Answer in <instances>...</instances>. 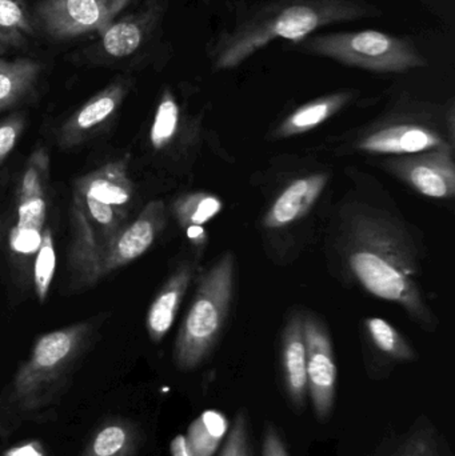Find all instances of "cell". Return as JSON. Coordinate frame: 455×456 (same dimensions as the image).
Instances as JSON below:
<instances>
[{
    "label": "cell",
    "instance_id": "18",
    "mask_svg": "<svg viewBox=\"0 0 455 456\" xmlns=\"http://www.w3.org/2000/svg\"><path fill=\"white\" fill-rule=\"evenodd\" d=\"M350 99V93H337L304 104L278 126L275 135L280 138H290L310 133L334 117L337 112L341 111L349 103Z\"/></svg>",
    "mask_w": 455,
    "mask_h": 456
},
{
    "label": "cell",
    "instance_id": "26",
    "mask_svg": "<svg viewBox=\"0 0 455 456\" xmlns=\"http://www.w3.org/2000/svg\"><path fill=\"white\" fill-rule=\"evenodd\" d=\"M56 267L55 247L50 228L43 230L42 243L37 252L34 265L35 294L40 303H45L53 283Z\"/></svg>",
    "mask_w": 455,
    "mask_h": 456
},
{
    "label": "cell",
    "instance_id": "34",
    "mask_svg": "<svg viewBox=\"0 0 455 456\" xmlns=\"http://www.w3.org/2000/svg\"><path fill=\"white\" fill-rule=\"evenodd\" d=\"M19 3H21L23 4L24 0H18Z\"/></svg>",
    "mask_w": 455,
    "mask_h": 456
},
{
    "label": "cell",
    "instance_id": "10",
    "mask_svg": "<svg viewBox=\"0 0 455 456\" xmlns=\"http://www.w3.org/2000/svg\"><path fill=\"white\" fill-rule=\"evenodd\" d=\"M130 90V82L117 79L88 99L59 128L61 149H71L85 142L96 128L106 123L119 109Z\"/></svg>",
    "mask_w": 455,
    "mask_h": 456
},
{
    "label": "cell",
    "instance_id": "25",
    "mask_svg": "<svg viewBox=\"0 0 455 456\" xmlns=\"http://www.w3.org/2000/svg\"><path fill=\"white\" fill-rule=\"evenodd\" d=\"M179 106L175 96L166 90L158 104L154 122L150 130V142L155 150H163L175 138L179 126Z\"/></svg>",
    "mask_w": 455,
    "mask_h": 456
},
{
    "label": "cell",
    "instance_id": "14",
    "mask_svg": "<svg viewBox=\"0 0 455 456\" xmlns=\"http://www.w3.org/2000/svg\"><path fill=\"white\" fill-rule=\"evenodd\" d=\"M283 386L296 410L305 406L307 396L306 345L304 337V316L293 314L286 324L280 348Z\"/></svg>",
    "mask_w": 455,
    "mask_h": 456
},
{
    "label": "cell",
    "instance_id": "11",
    "mask_svg": "<svg viewBox=\"0 0 455 456\" xmlns=\"http://www.w3.org/2000/svg\"><path fill=\"white\" fill-rule=\"evenodd\" d=\"M446 146L443 136L418 125H393L361 139L358 149L371 154L414 155Z\"/></svg>",
    "mask_w": 455,
    "mask_h": 456
},
{
    "label": "cell",
    "instance_id": "35",
    "mask_svg": "<svg viewBox=\"0 0 455 456\" xmlns=\"http://www.w3.org/2000/svg\"><path fill=\"white\" fill-rule=\"evenodd\" d=\"M0 433H2V430H0Z\"/></svg>",
    "mask_w": 455,
    "mask_h": 456
},
{
    "label": "cell",
    "instance_id": "1",
    "mask_svg": "<svg viewBox=\"0 0 455 456\" xmlns=\"http://www.w3.org/2000/svg\"><path fill=\"white\" fill-rule=\"evenodd\" d=\"M347 218L345 256L358 283L374 297L401 305L425 329H435V316L417 283L416 252L402 228L368 208Z\"/></svg>",
    "mask_w": 455,
    "mask_h": 456
},
{
    "label": "cell",
    "instance_id": "8",
    "mask_svg": "<svg viewBox=\"0 0 455 456\" xmlns=\"http://www.w3.org/2000/svg\"><path fill=\"white\" fill-rule=\"evenodd\" d=\"M166 221V206L162 200L147 203L138 218L127 227L120 228L104 246L99 259V278L125 267L149 251L165 228Z\"/></svg>",
    "mask_w": 455,
    "mask_h": 456
},
{
    "label": "cell",
    "instance_id": "6",
    "mask_svg": "<svg viewBox=\"0 0 455 456\" xmlns=\"http://www.w3.org/2000/svg\"><path fill=\"white\" fill-rule=\"evenodd\" d=\"M133 0H39L37 26L53 40H69L104 29Z\"/></svg>",
    "mask_w": 455,
    "mask_h": 456
},
{
    "label": "cell",
    "instance_id": "20",
    "mask_svg": "<svg viewBox=\"0 0 455 456\" xmlns=\"http://www.w3.org/2000/svg\"><path fill=\"white\" fill-rule=\"evenodd\" d=\"M138 431L127 420L112 419L93 433L82 456H134Z\"/></svg>",
    "mask_w": 455,
    "mask_h": 456
},
{
    "label": "cell",
    "instance_id": "16",
    "mask_svg": "<svg viewBox=\"0 0 455 456\" xmlns=\"http://www.w3.org/2000/svg\"><path fill=\"white\" fill-rule=\"evenodd\" d=\"M191 265L184 263L166 281L147 313L146 327L150 339L159 343L175 322L182 300L192 281Z\"/></svg>",
    "mask_w": 455,
    "mask_h": 456
},
{
    "label": "cell",
    "instance_id": "2",
    "mask_svg": "<svg viewBox=\"0 0 455 456\" xmlns=\"http://www.w3.org/2000/svg\"><path fill=\"white\" fill-rule=\"evenodd\" d=\"M365 13V8L355 0H280L272 3L219 39L211 53L214 66L216 69H235L274 40L302 42L318 28L350 21Z\"/></svg>",
    "mask_w": 455,
    "mask_h": 456
},
{
    "label": "cell",
    "instance_id": "15",
    "mask_svg": "<svg viewBox=\"0 0 455 456\" xmlns=\"http://www.w3.org/2000/svg\"><path fill=\"white\" fill-rule=\"evenodd\" d=\"M50 158L47 150H35L27 162L18 200V226L43 230L47 216V190Z\"/></svg>",
    "mask_w": 455,
    "mask_h": 456
},
{
    "label": "cell",
    "instance_id": "12",
    "mask_svg": "<svg viewBox=\"0 0 455 456\" xmlns=\"http://www.w3.org/2000/svg\"><path fill=\"white\" fill-rule=\"evenodd\" d=\"M127 165V159L107 163L103 167L77 179L74 191L127 216L128 205L134 197V184L128 176Z\"/></svg>",
    "mask_w": 455,
    "mask_h": 456
},
{
    "label": "cell",
    "instance_id": "17",
    "mask_svg": "<svg viewBox=\"0 0 455 456\" xmlns=\"http://www.w3.org/2000/svg\"><path fill=\"white\" fill-rule=\"evenodd\" d=\"M158 7H149L118 21H112L102 37V48L114 59L133 55L149 37L158 19Z\"/></svg>",
    "mask_w": 455,
    "mask_h": 456
},
{
    "label": "cell",
    "instance_id": "13",
    "mask_svg": "<svg viewBox=\"0 0 455 456\" xmlns=\"http://www.w3.org/2000/svg\"><path fill=\"white\" fill-rule=\"evenodd\" d=\"M328 182V174H313L291 182L267 211L264 226L269 230H278L304 218L320 200Z\"/></svg>",
    "mask_w": 455,
    "mask_h": 456
},
{
    "label": "cell",
    "instance_id": "5",
    "mask_svg": "<svg viewBox=\"0 0 455 456\" xmlns=\"http://www.w3.org/2000/svg\"><path fill=\"white\" fill-rule=\"evenodd\" d=\"M301 51L373 72L395 74L427 66L413 43L374 29L313 37L302 40Z\"/></svg>",
    "mask_w": 455,
    "mask_h": 456
},
{
    "label": "cell",
    "instance_id": "22",
    "mask_svg": "<svg viewBox=\"0 0 455 456\" xmlns=\"http://www.w3.org/2000/svg\"><path fill=\"white\" fill-rule=\"evenodd\" d=\"M31 20L18 0H0V53L27 45L32 35Z\"/></svg>",
    "mask_w": 455,
    "mask_h": 456
},
{
    "label": "cell",
    "instance_id": "9",
    "mask_svg": "<svg viewBox=\"0 0 455 456\" xmlns=\"http://www.w3.org/2000/svg\"><path fill=\"white\" fill-rule=\"evenodd\" d=\"M386 167L424 197L449 200L455 191V168L448 144L386 162Z\"/></svg>",
    "mask_w": 455,
    "mask_h": 456
},
{
    "label": "cell",
    "instance_id": "32",
    "mask_svg": "<svg viewBox=\"0 0 455 456\" xmlns=\"http://www.w3.org/2000/svg\"><path fill=\"white\" fill-rule=\"evenodd\" d=\"M5 456H45V454H43L42 447L39 444H29L10 450Z\"/></svg>",
    "mask_w": 455,
    "mask_h": 456
},
{
    "label": "cell",
    "instance_id": "27",
    "mask_svg": "<svg viewBox=\"0 0 455 456\" xmlns=\"http://www.w3.org/2000/svg\"><path fill=\"white\" fill-rule=\"evenodd\" d=\"M392 456H445L430 426H419Z\"/></svg>",
    "mask_w": 455,
    "mask_h": 456
},
{
    "label": "cell",
    "instance_id": "31",
    "mask_svg": "<svg viewBox=\"0 0 455 456\" xmlns=\"http://www.w3.org/2000/svg\"><path fill=\"white\" fill-rule=\"evenodd\" d=\"M262 456H290L282 436L272 425L267 426L264 430Z\"/></svg>",
    "mask_w": 455,
    "mask_h": 456
},
{
    "label": "cell",
    "instance_id": "24",
    "mask_svg": "<svg viewBox=\"0 0 455 456\" xmlns=\"http://www.w3.org/2000/svg\"><path fill=\"white\" fill-rule=\"evenodd\" d=\"M365 329L373 345L389 358L395 361H413L416 358L413 348L409 346L405 338L385 319H366Z\"/></svg>",
    "mask_w": 455,
    "mask_h": 456
},
{
    "label": "cell",
    "instance_id": "19",
    "mask_svg": "<svg viewBox=\"0 0 455 456\" xmlns=\"http://www.w3.org/2000/svg\"><path fill=\"white\" fill-rule=\"evenodd\" d=\"M42 66L32 59L0 58V111L23 101L39 79Z\"/></svg>",
    "mask_w": 455,
    "mask_h": 456
},
{
    "label": "cell",
    "instance_id": "21",
    "mask_svg": "<svg viewBox=\"0 0 455 456\" xmlns=\"http://www.w3.org/2000/svg\"><path fill=\"white\" fill-rule=\"evenodd\" d=\"M230 430L223 412L208 410L190 425L184 444L190 456H214Z\"/></svg>",
    "mask_w": 455,
    "mask_h": 456
},
{
    "label": "cell",
    "instance_id": "7",
    "mask_svg": "<svg viewBox=\"0 0 455 456\" xmlns=\"http://www.w3.org/2000/svg\"><path fill=\"white\" fill-rule=\"evenodd\" d=\"M304 337L306 345L307 393L315 415L325 420L333 411L337 394V370L333 343L326 327L314 316H305Z\"/></svg>",
    "mask_w": 455,
    "mask_h": 456
},
{
    "label": "cell",
    "instance_id": "33",
    "mask_svg": "<svg viewBox=\"0 0 455 456\" xmlns=\"http://www.w3.org/2000/svg\"><path fill=\"white\" fill-rule=\"evenodd\" d=\"M171 455L173 456H190L184 444V436H178L171 444Z\"/></svg>",
    "mask_w": 455,
    "mask_h": 456
},
{
    "label": "cell",
    "instance_id": "30",
    "mask_svg": "<svg viewBox=\"0 0 455 456\" xmlns=\"http://www.w3.org/2000/svg\"><path fill=\"white\" fill-rule=\"evenodd\" d=\"M24 130V119L20 115H13L0 123V166L11 154Z\"/></svg>",
    "mask_w": 455,
    "mask_h": 456
},
{
    "label": "cell",
    "instance_id": "23",
    "mask_svg": "<svg viewBox=\"0 0 455 456\" xmlns=\"http://www.w3.org/2000/svg\"><path fill=\"white\" fill-rule=\"evenodd\" d=\"M222 202L215 195L192 192L183 195L174 202L173 213L182 228L202 227L218 216Z\"/></svg>",
    "mask_w": 455,
    "mask_h": 456
},
{
    "label": "cell",
    "instance_id": "29",
    "mask_svg": "<svg viewBox=\"0 0 455 456\" xmlns=\"http://www.w3.org/2000/svg\"><path fill=\"white\" fill-rule=\"evenodd\" d=\"M43 230L35 227H12L10 233L11 248L21 255L37 254L42 243Z\"/></svg>",
    "mask_w": 455,
    "mask_h": 456
},
{
    "label": "cell",
    "instance_id": "4",
    "mask_svg": "<svg viewBox=\"0 0 455 456\" xmlns=\"http://www.w3.org/2000/svg\"><path fill=\"white\" fill-rule=\"evenodd\" d=\"M93 324L80 322L42 335L13 378L11 402L21 411L45 409L87 346Z\"/></svg>",
    "mask_w": 455,
    "mask_h": 456
},
{
    "label": "cell",
    "instance_id": "28",
    "mask_svg": "<svg viewBox=\"0 0 455 456\" xmlns=\"http://www.w3.org/2000/svg\"><path fill=\"white\" fill-rule=\"evenodd\" d=\"M221 456H253L248 417L243 410L238 412L234 422L230 426Z\"/></svg>",
    "mask_w": 455,
    "mask_h": 456
},
{
    "label": "cell",
    "instance_id": "3",
    "mask_svg": "<svg viewBox=\"0 0 455 456\" xmlns=\"http://www.w3.org/2000/svg\"><path fill=\"white\" fill-rule=\"evenodd\" d=\"M234 275V255L227 252L200 279L174 347V362L182 371L200 366L218 343L232 305Z\"/></svg>",
    "mask_w": 455,
    "mask_h": 456
}]
</instances>
